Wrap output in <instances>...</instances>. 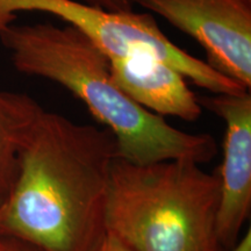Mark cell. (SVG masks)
Wrapping results in <instances>:
<instances>
[{"label": "cell", "instance_id": "8", "mask_svg": "<svg viewBox=\"0 0 251 251\" xmlns=\"http://www.w3.org/2000/svg\"><path fill=\"white\" fill-rule=\"evenodd\" d=\"M41 108L26 93L0 91V202L13 185L21 147Z\"/></svg>", "mask_w": 251, "mask_h": 251}, {"label": "cell", "instance_id": "11", "mask_svg": "<svg viewBox=\"0 0 251 251\" xmlns=\"http://www.w3.org/2000/svg\"><path fill=\"white\" fill-rule=\"evenodd\" d=\"M96 251H133L125 243H122L119 238L113 236L111 234H106L102 242L100 243L98 249Z\"/></svg>", "mask_w": 251, "mask_h": 251}, {"label": "cell", "instance_id": "2", "mask_svg": "<svg viewBox=\"0 0 251 251\" xmlns=\"http://www.w3.org/2000/svg\"><path fill=\"white\" fill-rule=\"evenodd\" d=\"M13 67L55 81L77 97L111 131L119 158L133 164L190 159L212 161L214 137L190 134L133 101L111 77L109 58L77 28L50 23L11 24L0 31Z\"/></svg>", "mask_w": 251, "mask_h": 251}, {"label": "cell", "instance_id": "12", "mask_svg": "<svg viewBox=\"0 0 251 251\" xmlns=\"http://www.w3.org/2000/svg\"><path fill=\"white\" fill-rule=\"evenodd\" d=\"M227 251H251V234L250 229L238 240L235 246Z\"/></svg>", "mask_w": 251, "mask_h": 251}, {"label": "cell", "instance_id": "13", "mask_svg": "<svg viewBox=\"0 0 251 251\" xmlns=\"http://www.w3.org/2000/svg\"><path fill=\"white\" fill-rule=\"evenodd\" d=\"M2 211H4V206H2V202L0 203V222H1V218H2Z\"/></svg>", "mask_w": 251, "mask_h": 251}, {"label": "cell", "instance_id": "7", "mask_svg": "<svg viewBox=\"0 0 251 251\" xmlns=\"http://www.w3.org/2000/svg\"><path fill=\"white\" fill-rule=\"evenodd\" d=\"M113 81L126 96L148 111L163 117L197 121L202 114L199 99L181 72L151 55L109 58Z\"/></svg>", "mask_w": 251, "mask_h": 251}, {"label": "cell", "instance_id": "5", "mask_svg": "<svg viewBox=\"0 0 251 251\" xmlns=\"http://www.w3.org/2000/svg\"><path fill=\"white\" fill-rule=\"evenodd\" d=\"M205 48L208 64L251 87V0H133Z\"/></svg>", "mask_w": 251, "mask_h": 251}, {"label": "cell", "instance_id": "14", "mask_svg": "<svg viewBox=\"0 0 251 251\" xmlns=\"http://www.w3.org/2000/svg\"><path fill=\"white\" fill-rule=\"evenodd\" d=\"M0 203H1V202H0Z\"/></svg>", "mask_w": 251, "mask_h": 251}, {"label": "cell", "instance_id": "4", "mask_svg": "<svg viewBox=\"0 0 251 251\" xmlns=\"http://www.w3.org/2000/svg\"><path fill=\"white\" fill-rule=\"evenodd\" d=\"M24 12H41L61 19L89 37L108 58L151 55L178 69L185 78L213 94L250 91L176 46L149 13L106 11L79 0H0V31Z\"/></svg>", "mask_w": 251, "mask_h": 251}, {"label": "cell", "instance_id": "1", "mask_svg": "<svg viewBox=\"0 0 251 251\" xmlns=\"http://www.w3.org/2000/svg\"><path fill=\"white\" fill-rule=\"evenodd\" d=\"M117 143L107 128L41 108L2 201L0 235L39 251H96L105 238Z\"/></svg>", "mask_w": 251, "mask_h": 251}, {"label": "cell", "instance_id": "6", "mask_svg": "<svg viewBox=\"0 0 251 251\" xmlns=\"http://www.w3.org/2000/svg\"><path fill=\"white\" fill-rule=\"evenodd\" d=\"M199 102L225 121L224 158L218 175L216 235L222 251L231 249L251 208V93L200 97Z\"/></svg>", "mask_w": 251, "mask_h": 251}, {"label": "cell", "instance_id": "10", "mask_svg": "<svg viewBox=\"0 0 251 251\" xmlns=\"http://www.w3.org/2000/svg\"><path fill=\"white\" fill-rule=\"evenodd\" d=\"M0 251H39L18 238L0 235Z\"/></svg>", "mask_w": 251, "mask_h": 251}, {"label": "cell", "instance_id": "3", "mask_svg": "<svg viewBox=\"0 0 251 251\" xmlns=\"http://www.w3.org/2000/svg\"><path fill=\"white\" fill-rule=\"evenodd\" d=\"M174 159L112 166L106 231L133 251H222L216 235L218 175Z\"/></svg>", "mask_w": 251, "mask_h": 251}, {"label": "cell", "instance_id": "9", "mask_svg": "<svg viewBox=\"0 0 251 251\" xmlns=\"http://www.w3.org/2000/svg\"><path fill=\"white\" fill-rule=\"evenodd\" d=\"M84 4L112 12H131L134 11L133 0H79Z\"/></svg>", "mask_w": 251, "mask_h": 251}]
</instances>
